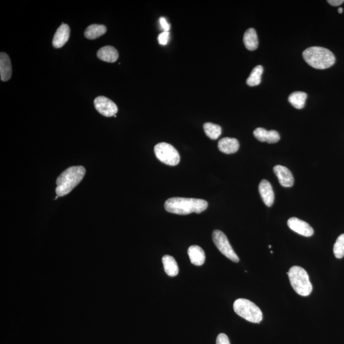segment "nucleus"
<instances>
[{"mask_svg":"<svg viewBox=\"0 0 344 344\" xmlns=\"http://www.w3.org/2000/svg\"><path fill=\"white\" fill-rule=\"evenodd\" d=\"M207 201L202 199L174 197L166 200L164 209L168 213L178 215H188L192 213H202L207 209Z\"/></svg>","mask_w":344,"mask_h":344,"instance_id":"1","label":"nucleus"},{"mask_svg":"<svg viewBox=\"0 0 344 344\" xmlns=\"http://www.w3.org/2000/svg\"><path fill=\"white\" fill-rule=\"evenodd\" d=\"M85 174V168L82 166H71L67 168L56 180L57 196L62 197L70 193L81 183Z\"/></svg>","mask_w":344,"mask_h":344,"instance_id":"2","label":"nucleus"},{"mask_svg":"<svg viewBox=\"0 0 344 344\" xmlns=\"http://www.w3.org/2000/svg\"><path fill=\"white\" fill-rule=\"evenodd\" d=\"M303 57L307 64L319 70L330 68L336 60L332 52L321 47H312L305 50Z\"/></svg>","mask_w":344,"mask_h":344,"instance_id":"3","label":"nucleus"},{"mask_svg":"<svg viewBox=\"0 0 344 344\" xmlns=\"http://www.w3.org/2000/svg\"><path fill=\"white\" fill-rule=\"evenodd\" d=\"M287 275L290 283L296 293L302 296L311 295L313 291V285L306 270L298 266H293L290 268Z\"/></svg>","mask_w":344,"mask_h":344,"instance_id":"4","label":"nucleus"},{"mask_svg":"<svg viewBox=\"0 0 344 344\" xmlns=\"http://www.w3.org/2000/svg\"><path fill=\"white\" fill-rule=\"evenodd\" d=\"M233 309L238 315L253 323H259L263 319L260 309L250 300L239 298L233 304Z\"/></svg>","mask_w":344,"mask_h":344,"instance_id":"5","label":"nucleus"},{"mask_svg":"<svg viewBox=\"0 0 344 344\" xmlns=\"http://www.w3.org/2000/svg\"><path fill=\"white\" fill-rule=\"evenodd\" d=\"M155 153L160 161L167 165L176 166L180 162L178 151L168 143L161 142L156 145Z\"/></svg>","mask_w":344,"mask_h":344,"instance_id":"6","label":"nucleus"},{"mask_svg":"<svg viewBox=\"0 0 344 344\" xmlns=\"http://www.w3.org/2000/svg\"><path fill=\"white\" fill-rule=\"evenodd\" d=\"M213 240L219 250L227 258L233 262L238 263L240 259L237 254L233 250L232 247L228 240V238L221 231L216 229L213 233Z\"/></svg>","mask_w":344,"mask_h":344,"instance_id":"7","label":"nucleus"},{"mask_svg":"<svg viewBox=\"0 0 344 344\" xmlns=\"http://www.w3.org/2000/svg\"><path fill=\"white\" fill-rule=\"evenodd\" d=\"M95 109L105 117L114 116L118 112L116 104L105 96L97 97L94 101Z\"/></svg>","mask_w":344,"mask_h":344,"instance_id":"8","label":"nucleus"},{"mask_svg":"<svg viewBox=\"0 0 344 344\" xmlns=\"http://www.w3.org/2000/svg\"><path fill=\"white\" fill-rule=\"evenodd\" d=\"M289 228L298 234L309 237L313 234V229L307 222L296 218H291L287 220Z\"/></svg>","mask_w":344,"mask_h":344,"instance_id":"9","label":"nucleus"},{"mask_svg":"<svg viewBox=\"0 0 344 344\" xmlns=\"http://www.w3.org/2000/svg\"><path fill=\"white\" fill-rule=\"evenodd\" d=\"M274 172L278 177L279 183L283 187L290 188L294 185V177L288 168L281 165L274 166Z\"/></svg>","mask_w":344,"mask_h":344,"instance_id":"10","label":"nucleus"},{"mask_svg":"<svg viewBox=\"0 0 344 344\" xmlns=\"http://www.w3.org/2000/svg\"><path fill=\"white\" fill-rule=\"evenodd\" d=\"M70 29L68 25L62 24L56 31L53 40V45L56 49L62 48L70 38Z\"/></svg>","mask_w":344,"mask_h":344,"instance_id":"11","label":"nucleus"},{"mask_svg":"<svg viewBox=\"0 0 344 344\" xmlns=\"http://www.w3.org/2000/svg\"><path fill=\"white\" fill-rule=\"evenodd\" d=\"M259 191L264 203L268 207H271L274 202L275 196L273 188L269 182L261 181L259 185Z\"/></svg>","mask_w":344,"mask_h":344,"instance_id":"12","label":"nucleus"},{"mask_svg":"<svg viewBox=\"0 0 344 344\" xmlns=\"http://www.w3.org/2000/svg\"><path fill=\"white\" fill-rule=\"evenodd\" d=\"M254 137L259 141L267 142L269 144H275L280 140V135L278 131L275 130L267 131L262 127H258L254 131Z\"/></svg>","mask_w":344,"mask_h":344,"instance_id":"13","label":"nucleus"},{"mask_svg":"<svg viewBox=\"0 0 344 344\" xmlns=\"http://www.w3.org/2000/svg\"><path fill=\"white\" fill-rule=\"evenodd\" d=\"M12 74L11 62L9 56L5 53L0 55V76L2 81H8Z\"/></svg>","mask_w":344,"mask_h":344,"instance_id":"14","label":"nucleus"},{"mask_svg":"<svg viewBox=\"0 0 344 344\" xmlns=\"http://www.w3.org/2000/svg\"><path fill=\"white\" fill-rule=\"evenodd\" d=\"M218 148L220 152L230 155L239 150V142L236 138L225 137L219 141Z\"/></svg>","mask_w":344,"mask_h":344,"instance_id":"15","label":"nucleus"},{"mask_svg":"<svg viewBox=\"0 0 344 344\" xmlns=\"http://www.w3.org/2000/svg\"><path fill=\"white\" fill-rule=\"evenodd\" d=\"M188 255L191 263L196 266H202L205 261L204 250L198 246L189 247L188 250Z\"/></svg>","mask_w":344,"mask_h":344,"instance_id":"16","label":"nucleus"},{"mask_svg":"<svg viewBox=\"0 0 344 344\" xmlns=\"http://www.w3.org/2000/svg\"><path fill=\"white\" fill-rule=\"evenodd\" d=\"M97 57L107 63H115L119 58L118 51L114 47L105 46L99 50Z\"/></svg>","mask_w":344,"mask_h":344,"instance_id":"17","label":"nucleus"},{"mask_svg":"<svg viewBox=\"0 0 344 344\" xmlns=\"http://www.w3.org/2000/svg\"><path fill=\"white\" fill-rule=\"evenodd\" d=\"M244 43L247 49L250 51H254L258 47V38L256 30L250 28L247 30L244 35Z\"/></svg>","mask_w":344,"mask_h":344,"instance_id":"18","label":"nucleus"},{"mask_svg":"<svg viewBox=\"0 0 344 344\" xmlns=\"http://www.w3.org/2000/svg\"><path fill=\"white\" fill-rule=\"evenodd\" d=\"M164 272L170 277H175L179 274L178 265L174 257L165 255L162 258Z\"/></svg>","mask_w":344,"mask_h":344,"instance_id":"19","label":"nucleus"},{"mask_svg":"<svg viewBox=\"0 0 344 344\" xmlns=\"http://www.w3.org/2000/svg\"><path fill=\"white\" fill-rule=\"evenodd\" d=\"M107 32V28L102 25H92L87 28L84 32V36L89 40H94V39L100 37Z\"/></svg>","mask_w":344,"mask_h":344,"instance_id":"20","label":"nucleus"},{"mask_svg":"<svg viewBox=\"0 0 344 344\" xmlns=\"http://www.w3.org/2000/svg\"><path fill=\"white\" fill-rule=\"evenodd\" d=\"M307 94L306 93L297 92L289 95V103L297 109H302L306 104Z\"/></svg>","mask_w":344,"mask_h":344,"instance_id":"21","label":"nucleus"},{"mask_svg":"<svg viewBox=\"0 0 344 344\" xmlns=\"http://www.w3.org/2000/svg\"><path fill=\"white\" fill-rule=\"evenodd\" d=\"M203 129H204L205 133L207 137L212 140L218 139L221 135V127L218 125L213 124V123H205L203 125Z\"/></svg>","mask_w":344,"mask_h":344,"instance_id":"22","label":"nucleus"},{"mask_svg":"<svg viewBox=\"0 0 344 344\" xmlns=\"http://www.w3.org/2000/svg\"><path fill=\"white\" fill-rule=\"evenodd\" d=\"M263 72V67L261 65L256 66L250 73V76L247 79V84L248 86H256L261 83V75Z\"/></svg>","mask_w":344,"mask_h":344,"instance_id":"23","label":"nucleus"},{"mask_svg":"<svg viewBox=\"0 0 344 344\" xmlns=\"http://www.w3.org/2000/svg\"><path fill=\"white\" fill-rule=\"evenodd\" d=\"M333 253L338 259L344 256V233L339 236L333 247Z\"/></svg>","mask_w":344,"mask_h":344,"instance_id":"24","label":"nucleus"},{"mask_svg":"<svg viewBox=\"0 0 344 344\" xmlns=\"http://www.w3.org/2000/svg\"><path fill=\"white\" fill-rule=\"evenodd\" d=\"M170 33L169 32L164 31L163 33L159 34L158 36V41L159 44L166 45L169 40Z\"/></svg>","mask_w":344,"mask_h":344,"instance_id":"25","label":"nucleus"},{"mask_svg":"<svg viewBox=\"0 0 344 344\" xmlns=\"http://www.w3.org/2000/svg\"><path fill=\"white\" fill-rule=\"evenodd\" d=\"M216 344H230L228 336L224 333H220L216 340Z\"/></svg>","mask_w":344,"mask_h":344,"instance_id":"26","label":"nucleus"},{"mask_svg":"<svg viewBox=\"0 0 344 344\" xmlns=\"http://www.w3.org/2000/svg\"><path fill=\"white\" fill-rule=\"evenodd\" d=\"M160 25H161L162 28L164 30V31L168 32L169 31L170 25L167 23L166 19L164 17H160L159 19Z\"/></svg>","mask_w":344,"mask_h":344,"instance_id":"27","label":"nucleus"},{"mask_svg":"<svg viewBox=\"0 0 344 344\" xmlns=\"http://www.w3.org/2000/svg\"><path fill=\"white\" fill-rule=\"evenodd\" d=\"M328 2L331 5L337 6L342 5L344 2V0H328Z\"/></svg>","mask_w":344,"mask_h":344,"instance_id":"28","label":"nucleus"},{"mask_svg":"<svg viewBox=\"0 0 344 344\" xmlns=\"http://www.w3.org/2000/svg\"><path fill=\"white\" fill-rule=\"evenodd\" d=\"M338 12L339 14H342V13L343 12V8H339L338 10Z\"/></svg>","mask_w":344,"mask_h":344,"instance_id":"29","label":"nucleus"},{"mask_svg":"<svg viewBox=\"0 0 344 344\" xmlns=\"http://www.w3.org/2000/svg\"><path fill=\"white\" fill-rule=\"evenodd\" d=\"M268 248H272V246H270V245H269V246H268Z\"/></svg>","mask_w":344,"mask_h":344,"instance_id":"30","label":"nucleus"}]
</instances>
